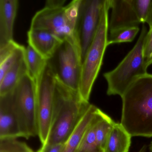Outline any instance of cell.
Segmentation results:
<instances>
[{"label": "cell", "instance_id": "14", "mask_svg": "<svg viewBox=\"0 0 152 152\" xmlns=\"http://www.w3.org/2000/svg\"><path fill=\"white\" fill-rule=\"evenodd\" d=\"M131 136L121 123H115L107 138L104 152H128Z\"/></svg>", "mask_w": 152, "mask_h": 152}, {"label": "cell", "instance_id": "27", "mask_svg": "<svg viewBox=\"0 0 152 152\" xmlns=\"http://www.w3.org/2000/svg\"><path fill=\"white\" fill-rule=\"evenodd\" d=\"M146 146L145 145L141 148V149L139 150L138 152H146Z\"/></svg>", "mask_w": 152, "mask_h": 152}, {"label": "cell", "instance_id": "6", "mask_svg": "<svg viewBox=\"0 0 152 152\" xmlns=\"http://www.w3.org/2000/svg\"><path fill=\"white\" fill-rule=\"evenodd\" d=\"M48 62L60 81L72 89L79 91L82 60L80 47L76 37L63 41Z\"/></svg>", "mask_w": 152, "mask_h": 152}, {"label": "cell", "instance_id": "8", "mask_svg": "<svg viewBox=\"0 0 152 152\" xmlns=\"http://www.w3.org/2000/svg\"><path fill=\"white\" fill-rule=\"evenodd\" d=\"M56 76L49 64L36 81L38 136L42 145L46 143L52 121Z\"/></svg>", "mask_w": 152, "mask_h": 152}, {"label": "cell", "instance_id": "12", "mask_svg": "<svg viewBox=\"0 0 152 152\" xmlns=\"http://www.w3.org/2000/svg\"><path fill=\"white\" fill-rule=\"evenodd\" d=\"M27 42L28 45L48 60L53 56L63 41L47 30L30 28L27 32Z\"/></svg>", "mask_w": 152, "mask_h": 152}, {"label": "cell", "instance_id": "16", "mask_svg": "<svg viewBox=\"0 0 152 152\" xmlns=\"http://www.w3.org/2000/svg\"><path fill=\"white\" fill-rule=\"evenodd\" d=\"M28 73V68L24 55L0 80V96H3L11 91L20 80Z\"/></svg>", "mask_w": 152, "mask_h": 152}, {"label": "cell", "instance_id": "9", "mask_svg": "<svg viewBox=\"0 0 152 152\" xmlns=\"http://www.w3.org/2000/svg\"><path fill=\"white\" fill-rule=\"evenodd\" d=\"M151 0H109L108 32L145 23Z\"/></svg>", "mask_w": 152, "mask_h": 152}, {"label": "cell", "instance_id": "20", "mask_svg": "<svg viewBox=\"0 0 152 152\" xmlns=\"http://www.w3.org/2000/svg\"><path fill=\"white\" fill-rule=\"evenodd\" d=\"M94 117L75 152H102L96 140Z\"/></svg>", "mask_w": 152, "mask_h": 152}, {"label": "cell", "instance_id": "18", "mask_svg": "<svg viewBox=\"0 0 152 152\" xmlns=\"http://www.w3.org/2000/svg\"><path fill=\"white\" fill-rule=\"evenodd\" d=\"M24 58L28 74L35 80H38L48 64V60L42 56L32 47L27 45L25 48Z\"/></svg>", "mask_w": 152, "mask_h": 152}, {"label": "cell", "instance_id": "17", "mask_svg": "<svg viewBox=\"0 0 152 152\" xmlns=\"http://www.w3.org/2000/svg\"><path fill=\"white\" fill-rule=\"evenodd\" d=\"M95 133L97 144L99 149L104 152L107 138L115 122L99 108L94 117Z\"/></svg>", "mask_w": 152, "mask_h": 152}, {"label": "cell", "instance_id": "25", "mask_svg": "<svg viewBox=\"0 0 152 152\" xmlns=\"http://www.w3.org/2000/svg\"><path fill=\"white\" fill-rule=\"evenodd\" d=\"M66 0H48L45 3V7L57 8L64 7Z\"/></svg>", "mask_w": 152, "mask_h": 152}, {"label": "cell", "instance_id": "29", "mask_svg": "<svg viewBox=\"0 0 152 152\" xmlns=\"http://www.w3.org/2000/svg\"><path fill=\"white\" fill-rule=\"evenodd\" d=\"M151 64H152V59H151V60L149 61V63H148V66H149L151 65Z\"/></svg>", "mask_w": 152, "mask_h": 152}, {"label": "cell", "instance_id": "11", "mask_svg": "<svg viewBox=\"0 0 152 152\" xmlns=\"http://www.w3.org/2000/svg\"><path fill=\"white\" fill-rule=\"evenodd\" d=\"M24 137L18 112L11 92L0 96V138Z\"/></svg>", "mask_w": 152, "mask_h": 152}, {"label": "cell", "instance_id": "15", "mask_svg": "<svg viewBox=\"0 0 152 152\" xmlns=\"http://www.w3.org/2000/svg\"><path fill=\"white\" fill-rule=\"evenodd\" d=\"M98 107L91 104L88 111L66 142L62 152H75L80 145L87 129L91 123Z\"/></svg>", "mask_w": 152, "mask_h": 152}, {"label": "cell", "instance_id": "7", "mask_svg": "<svg viewBox=\"0 0 152 152\" xmlns=\"http://www.w3.org/2000/svg\"><path fill=\"white\" fill-rule=\"evenodd\" d=\"M10 92L19 115L24 138L28 139L38 136L35 80L27 74Z\"/></svg>", "mask_w": 152, "mask_h": 152}, {"label": "cell", "instance_id": "26", "mask_svg": "<svg viewBox=\"0 0 152 152\" xmlns=\"http://www.w3.org/2000/svg\"><path fill=\"white\" fill-rule=\"evenodd\" d=\"M145 23L148 24L149 29L152 27V0H151V3L149 5L146 20Z\"/></svg>", "mask_w": 152, "mask_h": 152}, {"label": "cell", "instance_id": "13", "mask_svg": "<svg viewBox=\"0 0 152 152\" xmlns=\"http://www.w3.org/2000/svg\"><path fill=\"white\" fill-rule=\"evenodd\" d=\"M18 4L17 0H0V48L14 41V24Z\"/></svg>", "mask_w": 152, "mask_h": 152}, {"label": "cell", "instance_id": "2", "mask_svg": "<svg viewBox=\"0 0 152 152\" xmlns=\"http://www.w3.org/2000/svg\"><path fill=\"white\" fill-rule=\"evenodd\" d=\"M90 105L82 99L79 91L66 87L56 77L52 121L44 145L64 144Z\"/></svg>", "mask_w": 152, "mask_h": 152}, {"label": "cell", "instance_id": "22", "mask_svg": "<svg viewBox=\"0 0 152 152\" xmlns=\"http://www.w3.org/2000/svg\"><path fill=\"white\" fill-rule=\"evenodd\" d=\"M25 48L20 45L14 52L0 62V80L3 78L8 70L24 56Z\"/></svg>", "mask_w": 152, "mask_h": 152}, {"label": "cell", "instance_id": "23", "mask_svg": "<svg viewBox=\"0 0 152 152\" xmlns=\"http://www.w3.org/2000/svg\"><path fill=\"white\" fill-rule=\"evenodd\" d=\"M144 56L146 66L148 67V64L152 58V27L149 29L144 45Z\"/></svg>", "mask_w": 152, "mask_h": 152}, {"label": "cell", "instance_id": "4", "mask_svg": "<svg viewBox=\"0 0 152 152\" xmlns=\"http://www.w3.org/2000/svg\"><path fill=\"white\" fill-rule=\"evenodd\" d=\"M148 31L143 24L139 37L132 49L113 70L104 74L108 96H121L132 82L147 73L144 56V45Z\"/></svg>", "mask_w": 152, "mask_h": 152}, {"label": "cell", "instance_id": "1", "mask_svg": "<svg viewBox=\"0 0 152 152\" xmlns=\"http://www.w3.org/2000/svg\"><path fill=\"white\" fill-rule=\"evenodd\" d=\"M121 124L131 137H152V74L134 80L121 96Z\"/></svg>", "mask_w": 152, "mask_h": 152}, {"label": "cell", "instance_id": "21", "mask_svg": "<svg viewBox=\"0 0 152 152\" xmlns=\"http://www.w3.org/2000/svg\"><path fill=\"white\" fill-rule=\"evenodd\" d=\"M0 152H35L26 143L15 138H0Z\"/></svg>", "mask_w": 152, "mask_h": 152}, {"label": "cell", "instance_id": "28", "mask_svg": "<svg viewBox=\"0 0 152 152\" xmlns=\"http://www.w3.org/2000/svg\"><path fill=\"white\" fill-rule=\"evenodd\" d=\"M149 151L150 152H152V141L151 142V144H150V145H149Z\"/></svg>", "mask_w": 152, "mask_h": 152}, {"label": "cell", "instance_id": "24", "mask_svg": "<svg viewBox=\"0 0 152 152\" xmlns=\"http://www.w3.org/2000/svg\"><path fill=\"white\" fill-rule=\"evenodd\" d=\"M64 144L44 145L37 152H62Z\"/></svg>", "mask_w": 152, "mask_h": 152}, {"label": "cell", "instance_id": "10", "mask_svg": "<svg viewBox=\"0 0 152 152\" xmlns=\"http://www.w3.org/2000/svg\"><path fill=\"white\" fill-rule=\"evenodd\" d=\"M105 0H82L76 35L80 43L82 62L95 37Z\"/></svg>", "mask_w": 152, "mask_h": 152}, {"label": "cell", "instance_id": "19", "mask_svg": "<svg viewBox=\"0 0 152 152\" xmlns=\"http://www.w3.org/2000/svg\"><path fill=\"white\" fill-rule=\"evenodd\" d=\"M140 31L139 26L125 27L109 32L107 37V45L115 43L131 42Z\"/></svg>", "mask_w": 152, "mask_h": 152}, {"label": "cell", "instance_id": "3", "mask_svg": "<svg viewBox=\"0 0 152 152\" xmlns=\"http://www.w3.org/2000/svg\"><path fill=\"white\" fill-rule=\"evenodd\" d=\"M110 9L109 0H105L97 30L82 62L78 91L82 99L85 102H89L93 85L108 46V12Z\"/></svg>", "mask_w": 152, "mask_h": 152}, {"label": "cell", "instance_id": "5", "mask_svg": "<svg viewBox=\"0 0 152 152\" xmlns=\"http://www.w3.org/2000/svg\"><path fill=\"white\" fill-rule=\"evenodd\" d=\"M81 1L74 0L60 7H44L33 18L30 28L47 30L63 41L68 38H77L76 27Z\"/></svg>", "mask_w": 152, "mask_h": 152}]
</instances>
